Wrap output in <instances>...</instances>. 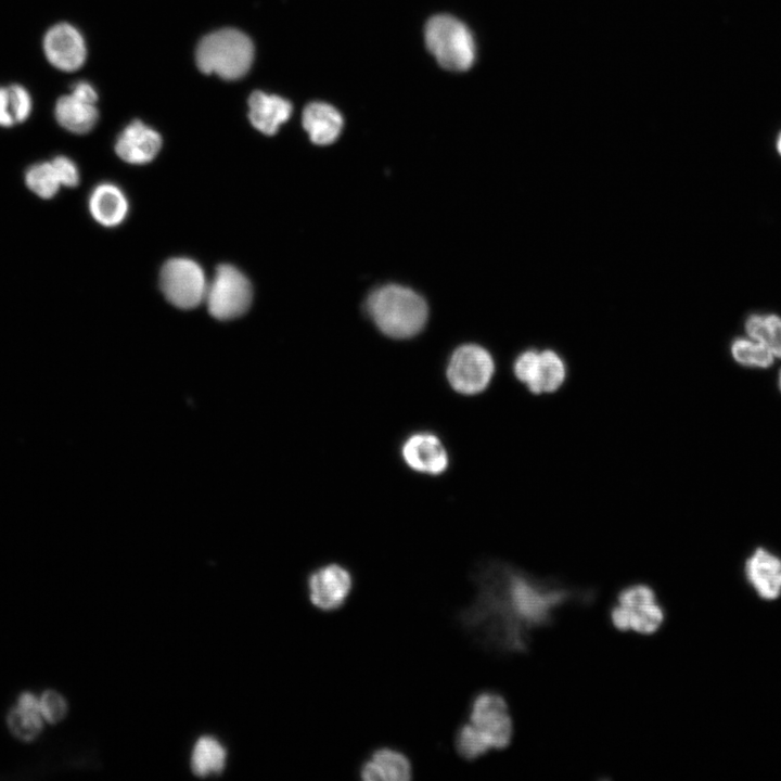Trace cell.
<instances>
[{"label": "cell", "mask_w": 781, "mask_h": 781, "mask_svg": "<svg viewBox=\"0 0 781 781\" xmlns=\"http://www.w3.org/2000/svg\"><path fill=\"white\" fill-rule=\"evenodd\" d=\"M475 596L459 610L457 622L471 639L498 656L527 654L533 632L555 624L565 606L590 607L597 587L539 577L512 563L486 560L471 574Z\"/></svg>", "instance_id": "obj_1"}, {"label": "cell", "mask_w": 781, "mask_h": 781, "mask_svg": "<svg viewBox=\"0 0 781 781\" xmlns=\"http://www.w3.org/2000/svg\"><path fill=\"white\" fill-rule=\"evenodd\" d=\"M367 311L377 329L393 338H409L425 325L428 315L424 298L413 290L387 284L367 299Z\"/></svg>", "instance_id": "obj_2"}, {"label": "cell", "mask_w": 781, "mask_h": 781, "mask_svg": "<svg viewBox=\"0 0 781 781\" xmlns=\"http://www.w3.org/2000/svg\"><path fill=\"white\" fill-rule=\"evenodd\" d=\"M254 59L252 40L242 31L225 28L205 36L197 46L195 60L205 74L227 80L243 77Z\"/></svg>", "instance_id": "obj_3"}, {"label": "cell", "mask_w": 781, "mask_h": 781, "mask_svg": "<svg viewBox=\"0 0 781 781\" xmlns=\"http://www.w3.org/2000/svg\"><path fill=\"white\" fill-rule=\"evenodd\" d=\"M428 51L448 69H469L475 60V42L468 27L458 18L439 14L431 17L424 31Z\"/></svg>", "instance_id": "obj_4"}, {"label": "cell", "mask_w": 781, "mask_h": 781, "mask_svg": "<svg viewBox=\"0 0 781 781\" xmlns=\"http://www.w3.org/2000/svg\"><path fill=\"white\" fill-rule=\"evenodd\" d=\"M466 721L490 751H503L511 745L514 721L501 692L484 689L474 694L469 704Z\"/></svg>", "instance_id": "obj_5"}, {"label": "cell", "mask_w": 781, "mask_h": 781, "mask_svg": "<svg viewBox=\"0 0 781 781\" xmlns=\"http://www.w3.org/2000/svg\"><path fill=\"white\" fill-rule=\"evenodd\" d=\"M252 298V284L238 268L228 264L217 267L205 296L214 318L226 321L241 317L248 310Z\"/></svg>", "instance_id": "obj_6"}, {"label": "cell", "mask_w": 781, "mask_h": 781, "mask_svg": "<svg viewBox=\"0 0 781 781\" xmlns=\"http://www.w3.org/2000/svg\"><path fill=\"white\" fill-rule=\"evenodd\" d=\"M496 370L491 354L477 344H464L451 354L446 376L449 385L459 394L471 396L484 392Z\"/></svg>", "instance_id": "obj_7"}, {"label": "cell", "mask_w": 781, "mask_h": 781, "mask_svg": "<svg viewBox=\"0 0 781 781\" xmlns=\"http://www.w3.org/2000/svg\"><path fill=\"white\" fill-rule=\"evenodd\" d=\"M207 281L201 266L189 258L167 260L159 273V286L166 299L181 309H192L205 300Z\"/></svg>", "instance_id": "obj_8"}, {"label": "cell", "mask_w": 781, "mask_h": 781, "mask_svg": "<svg viewBox=\"0 0 781 781\" xmlns=\"http://www.w3.org/2000/svg\"><path fill=\"white\" fill-rule=\"evenodd\" d=\"M354 576L340 563H325L307 576L308 600L320 612L331 613L343 607L354 589Z\"/></svg>", "instance_id": "obj_9"}, {"label": "cell", "mask_w": 781, "mask_h": 781, "mask_svg": "<svg viewBox=\"0 0 781 781\" xmlns=\"http://www.w3.org/2000/svg\"><path fill=\"white\" fill-rule=\"evenodd\" d=\"M42 50L47 61L62 72L79 69L87 57L82 35L68 23L54 24L46 31Z\"/></svg>", "instance_id": "obj_10"}, {"label": "cell", "mask_w": 781, "mask_h": 781, "mask_svg": "<svg viewBox=\"0 0 781 781\" xmlns=\"http://www.w3.org/2000/svg\"><path fill=\"white\" fill-rule=\"evenodd\" d=\"M405 463L413 471L426 475H440L449 466V454L441 439L431 432L409 435L401 445Z\"/></svg>", "instance_id": "obj_11"}, {"label": "cell", "mask_w": 781, "mask_h": 781, "mask_svg": "<svg viewBox=\"0 0 781 781\" xmlns=\"http://www.w3.org/2000/svg\"><path fill=\"white\" fill-rule=\"evenodd\" d=\"M363 781H409L413 769L409 757L392 746H380L369 754L359 766Z\"/></svg>", "instance_id": "obj_12"}, {"label": "cell", "mask_w": 781, "mask_h": 781, "mask_svg": "<svg viewBox=\"0 0 781 781\" xmlns=\"http://www.w3.org/2000/svg\"><path fill=\"white\" fill-rule=\"evenodd\" d=\"M161 148L159 133L141 120H133L117 138L115 152L126 163L142 165L153 161Z\"/></svg>", "instance_id": "obj_13"}, {"label": "cell", "mask_w": 781, "mask_h": 781, "mask_svg": "<svg viewBox=\"0 0 781 781\" xmlns=\"http://www.w3.org/2000/svg\"><path fill=\"white\" fill-rule=\"evenodd\" d=\"M745 577L757 594L774 600L781 594V559L765 548H757L745 562Z\"/></svg>", "instance_id": "obj_14"}, {"label": "cell", "mask_w": 781, "mask_h": 781, "mask_svg": "<svg viewBox=\"0 0 781 781\" xmlns=\"http://www.w3.org/2000/svg\"><path fill=\"white\" fill-rule=\"evenodd\" d=\"M248 107L251 124L267 136L277 133L293 111L292 104L287 100L263 91H254L249 95Z\"/></svg>", "instance_id": "obj_15"}, {"label": "cell", "mask_w": 781, "mask_h": 781, "mask_svg": "<svg viewBox=\"0 0 781 781\" xmlns=\"http://www.w3.org/2000/svg\"><path fill=\"white\" fill-rule=\"evenodd\" d=\"M302 123L311 142L318 145L331 144L343 129L340 112L322 102L309 103L303 111Z\"/></svg>", "instance_id": "obj_16"}, {"label": "cell", "mask_w": 781, "mask_h": 781, "mask_svg": "<svg viewBox=\"0 0 781 781\" xmlns=\"http://www.w3.org/2000/svg\"><path fill=\"white\" fill-rule=\"evenodd\" d=\"M88 206L93 219L104 227L120 225L128 214V201L113 183L97 185L89 196Z\"/></svg>", "instance_id": "obj_17"}, {"label": "cell", "mask_w": 781, "mask_h": 781, "mask_svg": "<svg viewBox=\"0 0 781 781\" xmlns=\"http://www.w3.org/2000/svg\"><path fill=\"white\" fill-rule=\"evenodd\" d=\"M54 117L65 130L84 135L93 129L99 113L95 103L88 102L71 92L61 95L55 102Z\"/></svg>", "instance_id": "obj_18"}, {"label": "cell", "mask_w": 781, "mask_h": 781, "mask_svg": "<svg viewBox=\"0 0 781 781\" xmlns=\"http://www.w3.org/2000/svg\"><path fill=\"white\" fill-rule=\"evenodd\" d=\"M566 373L564 359L555 350H540L534 379L527 388L535 395L554 393L565 382Z\"/></svg>", "instance_id": "obj_19"}, {"label": "cell", "mask_w": 781, "mask_h": 781, "mask_svg": "<svg viewBox=\"0 0 781 781\" xmlns=\"http://www.w3.org/2000/svg\"><path fill=\"white\" fill-rule=\"evenodd\" d=\"M227 752L213 737H202L194 744L191 755L192 771L199 777L220 773L226 766Z\"/></svg>", "instance_id": "obj_20"}, {"label": "cell", "mask_w": 781, "mask_h": 781, "mask_svg": "<svg viewBox=\"0 0 781 781\" xmlns=\"http://www.w3.org/2000/svg\"><path fill=\"white\" fill-rule=\"evenodd\" d=\"M746 335L767 346L776 358H781V317L776 313H752L745 322Z\"/></svg>", "instance_id": "obj_21"}, {"label": "cell", "mask_w": 781, "mask_h": 781, "mask_svg": "<svg viewBox=\"0 0 781 781\" xmlns=\"http://www.w3.org/2000/svg\"><path fill=\"white\" fill-rule=\"evenodd\" d=\"M622 607L628 616L629 630L641 636L657 633L665 625L668 616L667 609L661 600L633 610Z\"/></svg>", "instance_id": "obj_22"}, {"label": "cell", "mask_w": 781, "mask_h": 781, "mask_svg": "<svg viewBox=\"0 0 781 781\" xmlns=\"http://www.w3.org/2000/svg\"><path fill=\"white\" fill-rule=\"evenodd\" d=\"M730 351L739 364L748 368H769L776 359L767 346L747 335L734 338Z\"/></svg>", "instance_id": "obj_23"}, {"label": "cell", "mask_w": 781, "mask_h": 781, "mask_svg": "<svg viewBox=\"0 0 781 781\" xmlns=\"http://www.w3.org/2000/svg\"><path fill=\"white\" fill-rule=\"evenodd\" d=\"M24 180L28 190L42 200L53 199L62 187L51 161L30 165Z\"/></svg>", "instance_id": "obj_24"}, {"label": "cell", "mask_w": 781, "mask_h": 781, "mask_svg": "<svg viewBox=\"0 0 781 781\" xmlns=\"http://www.w3.org/2000/svg\"><path fill=\"white\" fill-rule=\"evenodd\" d=\"M453 744L457 754L466 761L476 760L490 752L484 740L466 720L458 727Z\"/></svg>", "instance_id": "obj_25"}, {"label": "cell", "mask_w": 781, "mask_h": 781, "mask_svg": "<svg viewBox=\"0 0 781 781\" xmlns=\"http://www.w3.org/2000/svg\"><path fill=\"white\" fill-rule=\"evenodd\" d=\"M655 588L645 581H633L620 587L616 592L613 602L633 610L649 603L658 601Z\"/></svg>", "instance_id": "obj_26"}, {"label": "cell", "mask_w": 781, "mask_h": 781, "mask_svg": "<svg viewBox=\"0 0 781 781\" xmlns=\"http://www.w3.org/2000/svg\"><path fill=\"white\" fill-rule=\"evenodd\" d=\"M11 731L22 740L34 739L41 730V715L26 712L20 707L13 709L8 718Z\"/></svg>", "instance_id": "obj_27"}, {"label": "cell", "mask_w": 781, "mask_h": 781, "mask_svg": "<svg viewBox=\"0 0 781 781\" xmlns=\"http://www.w3.org/2000/svg\"><path fill=\"white\" fill-rule=\"evenodd\" d=\"M7 87L15 124H22L28 119L33 112L31 95L28 90L20 84H11Z\"/></svg>", "instance_id": "obj_28"}, {"label": "cell", "mask_w": 781, "mask_h": 781, "mask_svg": "<svg viewBox=\"0 0 781 781\" xmlns=\"http://www.w3.org/2000/svg\"><path fill=\"white\" fill-rule=\"evenodd\" d=\"M539 351L536 348H527L520 353L513 362V373L518 382L526 387L532 383L538 360Z\"/></svg>", "instance_id": "obj_29"}, {"label": "cell", "mask_w": 781, "mask_h": 781, "mask_svg": "<svg viewBox=\"0 0 781 781\" xmlns=\"http://www.w3.org/2000/svg\"><path fill=\"white\" fill-rule=\"evenodd\" d=\"M40 714L49 722L61 720L66 714V702L54 691H47L39 700Z\"/></svg>", "instance_id": "obj_30"}, {"label": "cell", "mask_w": 781, "mask_h": 781, "mask_svg": "<svg viewBox=\"0 0 781 781\" xmlns=\"http://www.w3.org/2000/svg\"><path fill=\"white\" fill-rule=\"evenodd\" d=\"M51 163L62 187L73 188L79 183V170L71 158L59 155Z\"/></svg>", "instance_id": "obj_31"}, {"label": "cell", "mask_w": 781, "mask_h": 781, "mask_svg": "<svg viewBox=\"0 0 781 781\" xmlns=\"http://www.w3.org/2000/svg\"><path fill=\"white\" fill-rule=\"evenodd\" d=\"M15 124L8 87L0 86V127L11 128Z\"/></svg>", "instance_id": "obj_32"}, {"label": "cell", "mask_w": 781, "mask_h": 781, "mask_svg": "<svg viewBox=\"0 0 781 781\" xmlns=\"http://www.w3.org/2000/svg\"><path fill=\"white\" fill-rule=\"evenodd\" d=\"M72 92L76 94L77 97L91 102L95 103L98 100V94L94 88L87 81H78L72 87Z\"/></svg>", "instance_id": "obj_33"}, {"label": "cell", "mask_w": 781, "mask_h": 781, "mask_svg": "<svg viewBox=\"0 0 781 781\" xmlns=\"http://www.w3.org/2000/svg\"><path fill=\"white\" fill-rule=\"evenodd\" d=\"M18 707L34 714H40L39 700L31 693H24L18 701Z\"/></svg>", "instance_id": "obj_34"}, {"label": "cell", "mask_w": 781, "mask_h": 781, "mask_svg": "<svg viewBox=\"0 0 781 781\" xmlns=\"http://www.w3.org/2000/svg\"><path fill=\"white\" fill-rule=\"evenodd\" d=\"M777 151L781 156V133L779 135V137L777 139Z\"/></svg>", "instance_id": "obj_35"}, {"label": "cell", "mask_w": 781, "mask_h": 781, "mask_svg": "<svg viewBox=\"0 0 781 781\" xmlns=\"http://www.w3.org/2000/svg\"><path fill=\"white\" fill-rule=\"evenodd\" d=\"M778 384H779V388H780V390H781V370H780V373H779Z\"/></svg>", "instance_id": "obj_36"}]
</instances>
